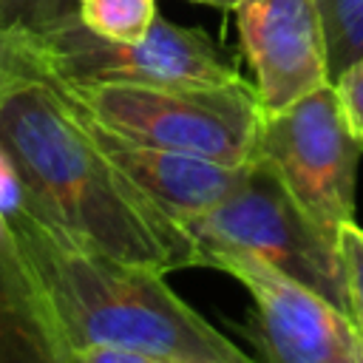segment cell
<instances>
[{
    "mask_svg": "<svg viewBox=\"0 0 363 363\" xmlns=\"http://www.w3.org/2000/svg\"><path fill=\"white\" fill-rule=\"evenodd\" d=\"M0 150L20 176L28 213L130 264L201 267L193 235L125 179L68 94L3 45Z\"/></svg>",
    "mask_w": 363,
    "mask_h": 363,
    "instance_id": "obj_1",
    "label": "cell"
},
{
    "mask_svg": "<svg viewBox=\"0 0 363 363\" xmlns=\"http://www.w3.org/2000/svg\"><path fill=\"white\" fill-rule=\"evenodd\" d=\"M65 346H119L162 363H255L167 284L26 207L6 216Z\"/></svg>",
    "mask_w": 363,
    "mask_h": 363,
    "instance_id": "obj_2",
    "label": "cell"
},
{
    "mask_svg": "<svg viewBox=\"0 0 363 363\" xmlns=\"http://www.w3.org/2000/svg\"><path fill=\"white\" fill-rule=\"evenodd\" d=\"M57 85L85 116L130 142L233 167L258 162L264 108L247 79L221 85Z\"/></svg>",
    "mask_w": 363,
    "mask_h": 363,
    "instance_id": "obj_3",
    "label": "cell"
},
{
    "mask_svg": "<svg viewBox=\"0 0 363 363\" xmlns=\"http://www.w3.org/2000/svg\"><path fill=\"white\" fill-rule=\"evenodd\" d=\"M187 233L199 247L201 267L204 255L216 250L252 252L352 315L340 244L309 221L267 162L258 159L247 164L238 184L213 210L190 221Z\"/></svg>",
    "mask_w": 363,
    "mask_h": 363,
    "instance_id": "obj_4",
    "label": "cell"
},
{
    "mask_svg": "<svg viewBox=\"0 0 363 363\" xmlns=\"http://www.w3.org/2000/svg\"><path fill=\"white\" fill-rule=\"evenodd\" d=\"M0 45L34 71L65 85H221L241 79L201 28L176 26L162 14L136 43L105 40L74 17L45 34L0 40Z\"/></svg>",
    "mask_w": 363,
    "mask_h": 363,
    "instance_id": "obj_5",
    "label": "cell"
},
{
    "mask_svg": "<svg viewBox=\"0 0 363 363\" xmlns=\"http://www.w3.org/2000/svg\"><path fill=\"white\" fill-rule=\"evenodd\" d=\"M360 156L332 82L264 113L258 159L272 167L295 204L335 244H340L343 224L354 221Z\"/></svg>",
    "mask_w": 363,
    "mask_h": 363,
    "instance_id": "obj_6",
    "label": "cell"
},
{
    "mask_svg": "<svg viewBox=\"0 0 363 363\" xmlns=\"http://www.w3.org/2000/svg\"><path fill=\"white\" fill-rule=\"evenodd\" d=\"M204 267L233 275L255 303V335L267 363H363L352 315L241 250H216Z\"/></svg>",
    "mask_w": 363,
    "mask_h": 363,
    "instance_id": "obj_7",
    "label": "cell"
},
{
    "mask_svg": "<svg viewBox=\"0 0 363 363\" xmlns=\"http://www.w3.org/2000/svg\"><path fill=\"white\" fill-rule=\"evenodd\" d=\"M235 23L264 113L329 82L326 26L318 0H241Z\"/></svg>",
    "mask_w": 363,
    "mask_h": 363,
    "instance_id": "obj_8",
    "label": "cell"
},
{
    "mask_svg": "<svg viewBox=\"0 0 363 363\" xmlns=\"http://www.w3.org/2000/svg\"><path fill=\"white\" fill-rule=\"evenodd\" d=\"M85 119L99 147L125 173V179L184 230L190 221L213 210L238 184V179L247 170V164L233 167V164H221V162L179 153V150L139 145L111 133L108 128L96 125L91 116Z\"/></svg>",
    "mask_w": 363,
    "mask_h": 363,
    "instance_id": "obj_9",
    "label": "cell"
},
{
    "mask_svg": "<svg viewBox=\"0 0 363 363\" xmlns=\"http://www.w3.org/2000/svg\"><path fill=\"white\" fill-rule=\"evenodd\" d=\"M57 320L9 224L0 230V363H68Z\"/></svg>",
    "mask_w": 363,
    "mask_h": 363,
    "instance_id": "obj_10",
    "label": "cell"
},
{
    "mask_svg": "<svg viewBox=\"0 0 363 363\" xmlns=\"http://www.w3.org/2000/svg\"><path fill=\"white\" fill-rule=\"evenodd\" d=\"M156 17V0H77V20L88 31L116 43L142 40Z\"/></svg>",
    "mask_w": 363,
    "mask_h": 363,
    "instance_id": "obj_11",
    "label": "cell"
},
{
    "mask_svg": "<svg viewBox=\"0 0 363 363\" xmlns=\"http://www.w3.org/2000/svg\"><path fill=\"white\" fill-rule=\"evenodd\" d=\"M326 26L329 82L363 57V0H318Z\"/></svg>",
    "mask_w": 363,
    "mask_h": 363,
    "instance_id": "obj_12",
    "label": "cell"
},
{
    "mask_svg": "<svg viewBox=\"0 0 363 363\" xmlns=\"http://www.w3.org/2000/svg\"><path fill=\"white\" fill-rule=\"evenodd\" d=\"M77 17V0H0V40H28Z\"/></svg>",
    "mask_w": 363,
    "mask_h": 363,
    "instance_id": "obj_13",
    "label": "cell"
},
{
    "mask_svg": "<svg viewBox=\"0 0 363 363\" xmlns=\"http://www.w3.org/2000/svg\"><path fill=\"white\" fill-rule=\"evenodd\" d=\"M340 258L346 269L352 320L363 335V227H357V221H349L340 230Z\"/></svg>",
    "mask_w": 363,
    "mask_h": 363,
    "instance_id": "obj_14",
    "label": "cell"
},
{
    "mask_svg": "<svg viewBox=\"0 0 363 363\" xmlns=\"http://www.w3.org/2000/svg\"><path fill=\"white\" fill-rule=\"evenodd\" d=\"M335 94L340 99V111L346 116V125L354 136V142L360 145L363 153V57L354 60L352 65H346L335 79Z\"/></svg>",
    "mask_w": 363,
    "mask_h": 363,
    "instance_id": "obj_15",
    "label": "cell"
},
{
    "mask_svg": "<svg viewBox=\"0 0 363 363\" xmlns=\"http://www.w3.org/2000/svg\"><path fill=\"white\" fill-rule=\"evenodd\" d=\"M68 363H162V360L119 346H85V349H74Z\"/></svg>",
    "mask_w": 363,
    "mask_h": 363,
    "instance_id": "obj_16",
    "label": "cell"
},
{
    "mask_svg": "<svg viewBox=\"0 0 363 363\" xmlns=\"http://www.w3.org/2000/svg\"><path fill=\"white\" fill-rule=\"evenodd\" d=\"M23 207V187H20V176L14 170V164L9 162V156L0 150V216H11L14 210Z\"/></svg>",
    "mask_w": 363,
    "mask_h": 363,
    "instance_id": "obj_17",
    "label": "cell"
},
{
    "mask_svg": "<svg viewBox=\"0 0 363 363\" xmlns=\"http://www.w3.org/2000/svg\"><path fill=\"white\" fill-rule=\"evenodd\" d=\"M190 3H201V6H213V9H221V11H235V6L241 0H190Z\"/></svg>",
    "mask_w": 363,
    "mask_h": 363,
    "instance_id": "obj_18",
    "label": "cell"
},
{
    "mask_svg": "<svg viewBox=\"0 0 363 363\" xmlns=\"http://www.w3.org/2000/svg\"><path fill=\"white\" fill-rule=\"evenodd\" d=\"M3 227H6V218H3V216H0V230H3Z\"/></svg>",
    "mask_w": 363,
    "mask_h": 363,
    "instance_id": "obj_19",
    "label": "cell"
}]
</instances>
